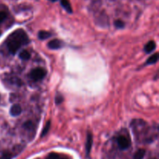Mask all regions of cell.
Returning a JSON list of instances; mask_svg holds the SVG:
<instances>
[{
  "mask_svg": "<svg viewBox=\"0 0 159 159\" xmlns=\"http://www.w3.org/2000/svg\"><path fill=\"white\" fill-rule=\"evenodd\" d=\"M23 128L29 131H34V125L32 121H26L23 126Z\"/></svg>",
  "mask_w": 159,
  "mask_h": 159,
  "instance_id": "5bb4252c",
  "label": "cell"
},
{
  "mask_svg": "<svg viewBox=\"0 0 159 159\" xmlns=\"http://www.w3.org/2000/svg\"><path fill=\"white\" fill-rule=\"evenodd\" d=\"M61 4L68 13H72V8L68 0H61Z\"/></svg>",
  "mask_w": 159,
  "mask_h": 159,
  "instance_id": "ba28073f",
  "label": "cell"
},
{
  "mask_svg": "<svg viewBox=\"0 0 159 159\" xmlns=\"http://www.w3.org/2000/svg\"><path fill=\"white\" fill-rule=\"evenodd\" d=\"M93 144V137L92 133L89 132L87 134L86 142H85V152H86V156L89 157L90 153H91L92 147Z\"/></svg>",
  "mask_w": 159,
  "mask_h": 159,
  "instance_id": "277c9868",
  "label": "cell"
},
{
  "mask_svg": "<svg viewBox=\"0 0 159 159\" xmlns=\"http://www.w3.org/2000/svg\"><path fill=\"white\" fill-rule=\"evenodd\" d=\"M46 70L41 68H37L30 71V79L32 80L35 81V82H38V81L42 80L46 76Z\"/></svg>",
  "mask_w": 159,
  "mask_h": 159,
  "instance_id": "7a4b0ae2",
  "label": "cell"
},
{
  "mask_svg": "<svg viewBox=\"0 0 159 159\" xmlns=\"http://www.w3.org/2000/svg\"><path fill=\"white\" fill-rule=\"evenodd\" d=\"M22 113V108L18 104H15L10 109V114L13 116H20Z\"/></svg>",
  "mask_w": 159,
  "mask_h": 159,
  "instance_id": "8992f818",
  "label": "cell"
},
{
  "mask_svg": "<svg viewBox=\"0 0 159 159\" xmlns=\"http://www.w3.org/2000/svg\"><path fill=\"white\" fill-rule=\"evenodd\" d=\"M60 159H68V158H61Z\"/></svg>",
  "mask_w": 159,
  "mask_h": 159,
  "instance_id": "ffe728a7",
  "label": "cell"
},
{
  "mask_svg": "<svg viewBox=\"0 0 159 159\" xmlns=\"http://www.w3.org/2000/svg\"><path fill=\"white\" fill-rule=\"evenodd\" d=\"M114 25L116 28L118 29H121V28L124 27V23L120 20H117L114 22Z\"/></svg>",
  "mask_w": 159,
  "mask_h": 159,
  "instance_id": "2e32d148",
  "label": "cell"
},
{
  "mask_svg": "<svg viewBox=\"0 0 159 159\" xmlns=\"http://www.w3.org/2000/svg\"><path fill=\"white\" fill-rule=\"evenodd\" d=\"M6 17H7V13L6 12H4V11H1L0 12V23L4 22L6 20Z\"/></svg>",
  "mask_w": 159,
  "mask_h": 159,
  "instance_id": "e0dca14e",
  "label": "cell"
},
{
  "mask_svg": "<svg viewBox=\"0 0 159 159\" xmlns=\"http://www.w3.org/2000/svg\"><path fill=\"white\" fill-rule=\"evenodd\" d=\"M64 101V98L63 96H61V95H58V96H56L55 98V103L57 104V105H59V104L61 103L62 102Z\"/></svg>",
  "mask_w": 159,
  "mask_h": 159,
  "instance_id": "d6986e66",
  "label": "cell"
},
{
  "mask_svg": "<svg viewBox=\"0 0 159 159\" xmlns=\"http://www.w3.org/2000/svg\"><path fill=\"white\" fill-rule=\"evenodd\" d=\"M15 156L13 153L9 151H5V152H2L0 155V159H12Z\"/></svg>",
  "mask_w": 159,
  "mask_h": 159,
  "instance_id": "9c48e42d",
  "label": "cell"
},
{
  "mask_svg": "<svg viewBox=\"0 0 159 159\" xmlns=\"http://www.w3.org/2000/svg\"><path fill=\"white\" fill-rule=\"evenodd\" d=\"M0 36H1V31H0Z\"/></svg>",
  "mask_w": 159,
  "mask_h": 159,
  "instance_id": "7402d4cb",
  "label": "cell"
},
{
  "mask_svg": "<svg viewBox=\"0 0 159 159\" xmlns=\"http://www.w3.org/2000/svg\"><path fill=\"white\" fill-rule=\"evenodd\" d=\"M30 42L26 33L23 30L18 29L9 34L6 40V47L12 54H16L22 47L28 44Z\"/></svg>",
  "mask_w": 159,
  "mask_h": 159,
  "instance_id": "6da1fadb",
  "label": "cell"
},
{
  "mask_svg": "<svg viewBox=\"0 0 159 159\" xmlns=\"http://www.w3.org/2000/svg\"><path fill=\"white\" fill-rule=\"evenodd\" d=\"M51 1H52V2H54V1H57V0H51Z\"/></svg>",
  "mask_w": 159,
  "mask_h": 159,
  "instance_id": "44dd1931",
  "label": "cell"
},
{
  "mask_svg": "<svg viewBox=\"0 0 159 159\" xmlns=\"http://www.w3.org/2000/svg\"><path fill=\"white\" fill-rule=\"evenodd\" d=\"M48 47L50 49H59V48H61L62 47V42L60 40H58V39H54V40H51V41L48 43Z\"/></svg>",
  "mask_w": 159,
  "mask_h": 159,
  "instance_id": "5b68a950",
  "label": "cell"
},
{
  "mask_svg": "<svg viewBox=\"0 0 159 159\" xmlns=\"http://www.w3.org/2000/svg\"><path fill=\"white\" fill-rule=\"evenodd\" d=\"M152 159H156V158H152Z\"/></svg>",
  "mask_w": 159,
  "mask_h": 159,
  "instance_id": "603a6c76",
  "label": "cell"
},
{
  "mask_svg": "<svg viewBox=\"0 0 159 159\" xmlns=\"http://www.w3.org/2000/svg\"><path fill=\"white\" fill-rule=\"evenodd\" d=\"M158 60V54L156 53V54H153V55L151 56L146 61V65H153V64H155Z\"/></svg>",
  "mask_w": 159,
  "mask_h": 159,
  "instance_id": "8fae6325",
  "label": "cell"
},
{
  "mask_svg": "<svg viewBox=\"0 0 159 159\" xmlns=\"http://www.w3.org/2000/svg\"><path fill=\"white\" fill-rule=\"evenodd\" d=\"M146 154V151L144 149H139L134 155V159H143Z\"/></svg>",
  "mask_w": 159,
  "mask_h": 159,
  "instance_id": "7c38bea8",
  "label": "cell"
},
{
  "mask_svg": "<svg viewBox=\"0 0 159 159\" xmlns=\"http://www.w3.org/2000/svg\"><path fill=\"white\" fill-rule=\"evenodd\" d=\"M155 48H156V43H155L154 40H151L144 46V51L147 54H150L152 51H155Z\"/></svg>",
  "mask_w": 159,
  "mask_h": 159,
  "instance_id": "52a82bcc",
  "label": "cell"
},
{
  "mask_svg": "<svg viewBox=\"0 0 159 159\" xmlns=\"http://www.w3.org/2000/svg\"><path fill=\"white\" fill-rule=\"evenodd\" d=\"M61 157L56 153H51L48 155L47 159H60Z\"/></svg>",
  "mask_w": 159,
  "mask_h": 159,
  "instance_id": "ac0fdd59",
  "label": "cell"
},
{
  "mask_svg": "<svg viewBox=\"0 0 159 159\" xmlns=\"http://www.w3.org/2000/svg\"><path fill=\"white\" fill-rule=\"evenodd\" d=\"M19 57L20 59L23 61H27L30 58V54L29 51H27L26 50H23L19 54Z\"/></svg>",
  "mask_w": 159,
  "mask_h": 159,
  "instance_id": "30bf717a",
  "label": "cell"
},
{
  "mask_svg": "<svg viewBox=\"0 0 159 159\" xmlns=\"http://www.w3.org/2000/svg\"><path fill=\"white\" fill-rule=\"evenodd\" d=\"M50 127H51V121H48L46 125H45V127H43V130H42L41 134H40V137H41V138H43V137H44L45 135L48 134V131H49L50 130Z\"/></svg>",
  "mask_w": 159,
  "mask_h": 159,
  "instance_id": "9a60e30c",
  "label": "cell"
},
{
  "mask_svg": "<svg viewBox=\"0 0 159 159\" xmlns=\"http://www.w3.org/2000/svg\"><path fill=\"white\" fill-rule=\"evenodd\" d=\"M51 36V33L48 32V31L41 30L38 33V37L40 40H45V39L49 38Z\"/></svg>",
  "mask_w": 159,
  "mask_h": 159,
  "instance_id": "4fadbf2b",
  "label": "cell"
},
{
  "mask_svg": "<svg viewBox=\"0 0 159 159\" xmlns=\"http://www.w3.org/2000/svg\"><path fill=\"white\" fill-rule=\"evenodd\" d=\"M117 144L118 147L120 150L124 151V150H127L130 147V139L127 138L125 136H120L119 138H117Z\"/></svg>",
  "mask_w": 159,
  "mask_h": 159,
  "instance_id": "3957f363",
  "label": "cell"
}]
</instances>
